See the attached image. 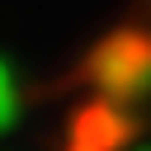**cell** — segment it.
<instances>
[{"label": "cell", "mask_w": 151, "mask_h": 151, "mask_svg": "<svg viewBox=\"0 0 151 151\" xmlns=\"http://www.w3.org/2000/svg\"><path fill=\"white\" fill-rule=\"evenodd\" d=\"M14 118H19V94H14V85H9V90H0V132H9Z\"/></svg>", "instance_id": "cell-2"}, {"label": "cell", "mask_w": 151, "mask_h": 151, "mask_svg": "<svg viewBox=\"0 0 151 151\" xmlns=\"http://www.w3.org/2000/svg\"><path fill=\"white\" fill-rule=\"evenodd\" d=\"M14 85V76H9V66H5V57H0V90H9Z\"/></svg>", "instance_id": "cell-3"}, {"label": "cell", "mask_w": 151, "mask_h": 151, "mask_svg": "<svg viewBox=\"0 0 151 151\" xmlns=\"http://www.w3.org/2000/svg\"><path fill=\"white\" fill-rule=\"evenodd\" d=\"M94 85L109 94V99H127V94H142L151 90V47L146 42H109L99 57H94Z\"/></svg>", "instance_id": "cell-1"}, {"label": "cell", "mask_w": 151, "mask_h": 151, "mask_svg": "<svg viewBox=\"0 0 151 151\" xmlns=\"http://www.w3.org/2000/svg\"><path fill=\"white\" fill-rule=\"evenodd\" d=\"M142 151H151V146H142Z\"/></svg>", "instance_id": "cell-4"}]
</instances>
